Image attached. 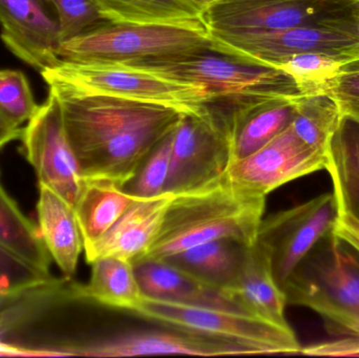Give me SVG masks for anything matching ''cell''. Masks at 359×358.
Masks as SVG:
<instances>
[{
  "instance_id": "cell-1",
  "label": "cell",
  "mask_w": 359,
  "mask_h": 358,
  "mask_svg": "<svg viewBox=\"0 0 359 358\" xmlns=\"http://www.w3.org/2000/svg\"><path fill=\"white\" fill-rule=\"evenodd\" d=\"M52 90L84 179H104L123 188L149 153L185 113L170 107L109 97Z\"/></svg>"
},
{
  "instance_id": "cell-2",
  "label": "cell",
  "mask_w": 359,
  "mask_h": 358,
  "mask_svg": "<svg viewBox=\"0 0 359 358\" xmlns=\"http://www.w3.org/2000/svg\"><path fill=\"white\" fill-rule=\"evenodd\" d=\"M265 207L266 197L240 188L226 177L204 188L175 195L161 230L139 260H165L194 246L219 239L253 245Z\"/></svg>"
},
{
  "instance_id": "cell-3",
  "label": "cell",
  "mask_w": 359,
  "mask_h": 358,
  "mask_svg": "<svg viewBox=\"0 0 359 358\" xmlns=\"http://www.w3.org/2000/svg\"><path fill=\"white\" fill-rule=\"evenodd\" d=\"M50 90L81 97H109L177 109L185 115L210 113L215 96L198 82L178 79L135 62L60 59L41 71Z\"/></svg>"
},
{
  "instance_id": "cell-4",
  "label": "cell",
  "mask_w": 359,
  "mask_h": 358,
  "mask_svg": "<svg viewBox=\"0 0 359 358\" xmlns=\"http://www.w3.org/2000/svg\"><path fill=\"white\" fill-rule=\"evenodd\" d=\"M287 305L320 315L331 334L359 340V252L333 231L283 286Z\"/></svg>"
},
{
  "instance_id": "cell-5",
  "label": "cell",
  "mask_w": 359,
  "mask_h": 358,
  "mask_svg": "<svg viewBox=\"0 0 359 358\" xmlns=\"http://www.w3.org/2000/svg\"><path fill=\"white\" fill-rule=\"evenodd\" d=\"M211 52L204 21L189 25L103 23L61 42L59 58L73 61L155 60Z\"/></svg>"
},
{
  "instance_id": "cell-6",
  "label": "cell",
  "mask_w": 359,
  "mask_h": 358,
  "mask_svg": "<svg viewBox=\"0 0 359 358\" xmlns=\"http://www.w3.org/2000/svg\"><path fill=\"white\" fill-rule=\"evenodd\" d=\"M133 315L181 331L246 345L261 355L299 354L303 350L290 326L283 327L255 315L145 296Z\"/></svg>"
},
{
  "instance_id": "cell-7",
  "label": "cell",
  "mask_w": 359,
  "mask_h": 358,
  "mask_svg": "<svg viewBox=\"0 0 359 358\" xmlns=\"http://www.w3.org/2000/svg\"><path fill=\"white\" fill-rule=\"evenodd\" d=\"M178 79L198 82L229 102L278 100L301 96L294 81L276 67L248 64L217 53L155 60L128 61Z\"/></svg>"
},
{
  "instance_id": "cell-8",
  "label": "cell",
  "mask_w": 359,
  "mask_h": 358,
  "mask_svg": "<svg viewBox=\"0 0 359 358\" xmlns=\"http://www.w3.org/2000/svg\"><path fill=\"white\" fill-rule=\"evenodd\" d=\"M202 19L212 31L325 27L358 35L356 0H217L203 11Z\"/></svg>"
},
{
  "instance_id": "cell-9",
  "label": "cell",
  "mask_w": 359,
  "mask_h": 358,
  "mask_svg": "<svg viewBox=\"0 0 359 358\" xmlns=\"http://www.w3.org/2000/svg\"><path fill=\"white\" fill-rule=\"evenodd\" d=\"M210 32L211 52L248 64L274 67L301 54H323L345 61L359 58V37L353 32L325 27L272 31Z\"/></svg>"
},
{
  "instance_id": "cell-10",
  "label": "cell",
  "mask_w": 359,
  "mask_h": 358,
  "mask_svg": "<svg viewBox=\"0 0 359 358\" xmlns=\"http://www.w3.org/2000/svg\"><path fill=\"white\" fill-rule=\"evenodd\" d=\"M339 216L337 197L331 191L263 219L257 243L269 256L280 288L314 246L334 231Z\"/></svg>"
},
{
  "instance_id": "cell-11",
  "label": "cell",
  "mask_w": 359,
  "mask_h": 358,
  "mask_svg": "<svg viewBox=\"0 0 359 358\" xmlns=\"http://www.w3.org/2000/svg\"><path fill=\"white\" fill-rule=\"evenodd\" d=\"M20 139L38 184L52 189L75 208L84 178L67 137L60 101L54 92L50 90L46 102L22 128Z\"/></svg>"
},
{
  "instance_id": "cell-12",
  "label": "cell",
  "mask_w": 359,
  "mask_h": 358,
  "mask_svg": "<svg viewBox=\"0 0 359 358\" xmlns=\"http://www.w3.org/2000/svg\"><path fill=\"white\" fill-rule=\"evenodd\" d=\"M230 162L227 136L211 111L204 117L184 115L174 132L165 193L178 195L219 182Z\"/></svg>"
},
{
  "instance_id": "cell-13",
  "label": "cell",
  "mask_w": 359,
  "mask_h": 358,
  "mask_svg": "<svg viewBox=\"0 0 359 358\" xmlns=\"http://www.w3.org/2000/svg\"><path fill=\"white\" fill-rule=\"evenodd\" d=\"M327 153L311 149L291 125L255 153L230 162L226 179L255 195L267 197L282 185L326 170Z\"/></svg>"
},
{
  "instance_id": "cell-14",
  "label": "cell",
  "mask_w": 359,
  "mask_h": 358,
  "mask_svg": "<svg viewBox=\"0 0 359 358\" xmlns=\"http://www.w3.org/2000/svg\"><path fill=\"white\" fill-rule=\"evenodd\" d=\"M0 27L8 50L40 73L60 60V27L48 0H0Z\"/></svg>"
},
{
  "instance_id": "cell-15",
  "label": "cell",
  "mask_w": 359,
  "mask_h": 358,
  "mask_svg": "<svg viewBox=\"0 0 359 358\" xmlns=\"http://www.w3.org/2000/svg\"><path fill=\"white\" fill-rule=\"evenodd\" d=\"M166 354L196 357L261 355L257 349L246 345L178 330V332H137L90 340L80 345L74 357H132Z\"/></svg>"
},
{
  "instance_id": "cell-16",
  "label": "cell",
  "mask_w": 359,
  "mask_h": 358,
  "mask_svg": "<svg viewBox=\"0 0 359 358\" xmlns=\"http://www.w3.org/2000/svg\"><path fill=\"white\" fill-rule=\"evenodd\" d=\"M133 265L147 298L255 315L229 290L210 285L168 261L141 259Z\"/></svg>"
},
{
  "instance_id": "cell-17",
  "label": "cell",
  "mask_w": 359,
  "mask_h": 358,
  "mask_svg": "<svg viewBox=\"0 0 359 358\" xmlns=\"http://www.w3.org/2000/svg\"><path fill=\"white\" fill-rule=\"evenodd\" d=\"M174 198L172 193H164L137 200L96 244L84 250L88 263L104 256L132 263L142 258L161 230Z\"/></svg>"
},
{
  "instance_id": "cell-18",
  "label": "cell",
  "mask_w": 359,
  "mask_h": 358,
  "mask_svg": "<svg viewBox=\"0 0 359 358\" xmlns=\"http://www.w3.org/2000/svg\"><path fill=\"white\" fill-rule=\"evenodd\" d=\"M38 229L42 241L63 275L72 279L84 250L75 208L48 187L39 185Z\"/></svg>"
},
{
  "instance_id": "cell-19",
  "label": "cell",
  "mask_w": 359,
  "mask_h": 358,
  "mask_svg": "<svg viewBox=\"0 0 359 358\" xmlns=\"http://www.w3.org/2000/svg\"><path fill=\"white\" fill-rule=\"evenodd\" d=\"M230 292L253 315L283 327H289L285 315L284 291L276 281L266 250L255 242L247 250L244 264Z\"/></svg>"
},
{
  "instance_id": "cell-20",
  "label": "cell",
  "mask_w": 359,
  "mask_h": 358,
  "mask_svg": "<svg viewBox=\"0 0 359 358\" xmlns=\"http://www.w3.org/2000/svg\"><path fill=\"white\" fill-rule=\"evenodd\" d=\"M86 285L74 283V294L88 304L109 307L133 313L144 294L130 261L113 256L96 259Z\"/></svg>"
},
{
  "instance_id": "cell-21",
  "label": "cell",
  "mask_w": 359,
  "mask_h": 358,
  "mask_svg": "<svg viewBox=\"0 0 359 358\" xmlns=\"http://www.w3.org/2000/svg\"><path fill=\"white\" fill-rule=\"evenodd\" d=\"M138 199L111 181L84 179L75 206L84 250L96 244Z\"/></svg>"
},
{
  "instance_id": "cell-22",
  "label": "cell",
  "mask_w": 359,
  "mask_h": 358,
  "mask_svg": "<svg viewBox=\"0 0 359 358\" xmlns=\"http://www.w3.org/2000/svg\"><path fill=\"white\" fill-rule=\"evenodd\" d=\"M250 246L236 240L206 242L165 259L202 281L230 289L236 283Z\"/></svg>"
},
{
  "instance_id": "cell-23",
  "label": "cell",
  "mask_w": 359,
  "mask_h": 358,
  "mask_svg": "<svg viewBox=\"0 0 359 358\" xmlns=\"http://www.w3.org/2000/svg\"><path fill=\"white\" fill-rule=\"evenodd\" d=\"M326 170L341 214L359 221V124L343 117L327 151Z\"/></svg>"
},
{
  "instance_id": "cell-24",
  "label": "cell",
  "mask_w": 359,
  "mask_h": 358,
  "mask_svg": "<svg viewBox=\"0 0 359 358\" xmlns=\"http://www.w3.org/2000/svg\"><path fill=\"white\" fill-rule=\"evenodd\" d=\"M103 20L111 25H189L203 21L185 0H93Z\"/></svg>"
},
{
  "instance_id": "cell-25",
  "label": "cell",
  "mask_w": 359,
  "mask_h": 358,
  "mask_svg": "<svg viewBox=\"0 0 359 358\" xmlns=\"http://www.w3.org/2000/svg\"><path fill=\"white\" fill-rule=\"evenodd\" d=\"M0 243L38 268L50 271V258L39 229L8 195L0 182Z\"/></svg>"
},
{
  "instance_id": "cell-26",
  "label": "cell",
  "mask_w": 359,
  "mask_h": 358,
  "mask_svg": "<svg viewBox=\"0 0 359 358\" xmlns=\"http://www.w3.org/2000/svg\"><path fill=\"white\" fill-rule=\"evenodd\" d=\"M343 119L337 101L329 94L299 96L290 125L305 144L327 153L329 143Z\"/></svg>"
},
{
  "instance_id": "cell-27",
  "label": "cell",
  "mask_w": 359,
  "mask_h": 358,
  "mask_svg": "<svg viewBox=\"0 0 359 358\" xmlns=\"http://www.w3.org/2000/svg\"><path fill=\"white\" fill-rule=\"evenodd\" d=\"M347 61L323 54H301L276 64L294 81L301 96L329 94Z\"/></svg>"
},
{
  "instance_id": "cell-28",
  "label": "cell",
  "mask_w": 359,
  "mask_h": 358,
  "mask_svg": "<svg viewBox=\"0 0 359 358\" xmlns=\"http://www.w3.org/2000/svg\"><path fill=\"white\" fill-rule=\"evenodd\" d=\"M175 130L149 153L136 176L123 187L126 193L140 199L157 197L165 193L172 164Z\"/></svg>"
},
{
  "instance_id": "cell-29",
  "label": "cell",
  "mask_w": 359,
  "mask_h": 358,
  "mask_svg": "<svg viewBox=\"0 0 359 358\" xmlns=\"http://www.w3.org/2000/svg\"><path fill=\"white\" fill-rule=\"evenodd\" d=\"M39 106L22 71L0 69V111L13 124L27 123Z\"/></svg>"
},
{
  "instance_id": "cell-30",
  "label": "cell",
  "mask_w": 359,
  "mask_h": 358,
  "mask_svg": "<svg viewBox=\"0 0 359 358\" xmlns=\"http://www.w3.org/2000/svg\"><path fill=\"white\" fill-rule=\"evenodd\" d=\"M53 277L0 243V300L16 296Z\"/></svg>"
},
{
  "instance_id": "cell-31",
  "label": "cell",
  "mask_w": 359,
  "mask_h": 358,
  "mask_svg": "<svg viewBox=\"0 0 359 358\" xmlns=\"http://www.w3.org/2000/svg\"><path fill=\"white\" fill-rule=\"evenodd\" d=\"M60 27L61 42L107 23L93 0H48Z\"/></svg>"
},
{
  "instance_id": "cell-32",
  "label": "cell",
  "mask_w": 359,
  "mask_h": 358,
  "mask_svg": "<svg viewBox=\"0 0 359 358\" xmlns=\"http://www.w3.org/2000/svg\"><path fill=\"white\" fill-rule=\"evenodd\" d=\"M329 95L337 101L343 117L359 124V58L345 63Z\"/></svg>"
},
{
  "instance_id": "cell-33",
  "label": "cell",
  "mask_w": 359,
  "mask_h": 358,
  "mask_svg": "<svg viewBox=\"0 0 359 358\" xmlns=\"http://www.w3.org/2000/svg\"><path fill=\"white\" fill-rule=\"evenodd\" d=\"M334 233L359 252V221L348 214H341Z\"/></svg>"
},
{
  "instance_id": "cell-34",
  "label": "cell",
  "mask_w": 359,
  "mask_h": 358,
  "mask_svg": "<svg viewBox=\"0 0 359 358\" xmlns=\"http://www.w3.org/2000/svg\"><path fill=\"white\" fill-rule=\"evenodd\" d=\"M22 128L13 124L0 111V151L8 143L20 139Z\"/></svg>"
},
{
  "instance_id": "cell-35",
  "label": "cell",
  "mask_w": 359,
  "mask_h": 358,
  "mask_svg": "<svg viewBox=\"0 0 359 358\" xmlns=\"http://www.w3.org/2000/svg\"><path fill=\"white\" fill-rule=\"evenodd\" d=\"M188 4L194 6L198 12L201 13V16H202V12L207 8V6L212 4L213 2L217 1V0H185Z\"/></svg>"
},
{
  "instance_id": "cell-36",
  "label": "cell",
  "mask_w": 359,
  "mask_h": 358,
  "mask_svg": "<svg viewBox=\"0 0 359 358\" xmlns=\"http://www.w3.org/2000/svg\"><path fill=\"white\" fill-rule=\"evenodd\" d=\"M356 27L359 36V0H356Z\"/></svg>"
}]
</instances>
